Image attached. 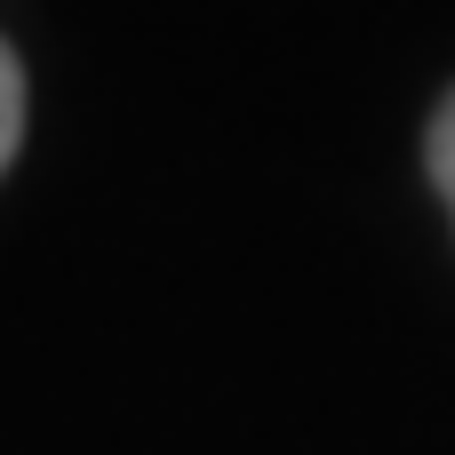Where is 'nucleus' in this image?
<instances>
[{
    "label": "nucleus",
    "instance_id": "1",
    "mask_svg": "<svg viewBox=\"0 0 455 455\" xmlns=\"http://www.w3.org/2000/svg\"><path fill=\"white\" fill-rule=\"evenodd\" d=\"M16 144H24V64H16V48L0 40V168L16 160Z\"/></svg>",
    "mask_w": 455,
    "mask_h": 455
},
{
    "label": "nucleus",
    "instance_id": "2",
    "mask_svg": "<svg viewBox=\"0 0 455 455\" xmlns=\"http://www.w3.org/2000/svg\"><path fill=\"white\" fill-rule=\"evenodd\" d=\"M424 168H432V184H440V200H448V216H455V96L424 128Z\"/></svg>",
    "mask_w": 455,
    "mask_h": 455
}]
</instances>
